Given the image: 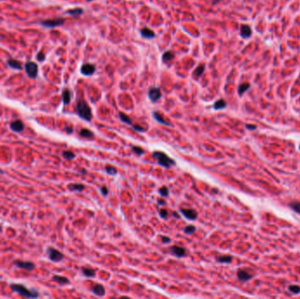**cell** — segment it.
I'll return each instance as SVG.
<instances>
[{
	"label": "cell",
	"instance_id": "obj_1",
	"mask_svg": "<svg viewBox=\"0 0 300 299\" xmlns=\"http://www.w3.org/2000/svg\"><path fill=\"white\" fill-rule=\"evenodd\" d=\"M76 111L80 118L86 121H91L92 119V112L89 105L83 100L80 99L76 105Z\"/></svg>",
	"mask_w": 300,
	"mask_h": 299
},
{
	"label": "cell",
	"instance_id": "obj_2",
	"mask_svg": "<svg viewBox=\"0 0 300 299\" xmlns=\"http://www.w3.org/2000/svg\"><path fill=\"white\" fill-rule=\"evenodd\" d=\"M153 156L157 161V162L164 168H169L171 166L176 165V162L162 151H154L153 153Z\"/></svg>",
	"mask_w": 300,
	"mask_h": 299
},
{
	"label": "cell",
	"instance_id": "obj_3",
	"mask_svg": "<svg viewBox=\"0 0 300 299\" xmlns=\"http://www.w3.org/2000/svg\"><path fill=\"white\" fill-rule=\"evenodd\" d=\"M11 289L19 293V295H21L22 297L25 298H37L39 297V294L36 290L34 289H29L27 288H26L24 285L22 284H12L11 285Z\"/></svg>",
	"mask_w": 300,
	"mask_h": 299
},
{
	"label": "cell",
	"instance_id": "obj_4",
	"mask_svg": "<svg viewBox=\"0 0 300 299\" xmlns=\"http://www.w3.org/2000/svg\"><path fill=\"white\" fill-rule=\"evenodd\" d=\"M47 253H48V258L52 261V262H61L62 259H63V254L59 252L58 250L53 248V247H48V250H47Z\"/></svg>",
	"mask_w": 300,
	"mask_h": 299
},
{
	"label": "cell",
	"instance_id": "obj_5",
	"mask_svg": "<svg viewBox=\"0 0 300 299\" xmlns=\"http://www.w3.org/2000/svg\"><path fill=\"white\" fill-rule=\"evenodd\" d=\"M26 74L31 78H35L38 75V65L34 61H28L26 63Z\"/></svg>",
	"mask_w": 300,
	"mask_h": 299
},
{
	"label": "cell",
	"instance_id": "obj_6",
	"mask_svg": "<svg viewBox=\"0 0 300 299\" xmlns=\"http://www.w3.org/2000/svg\"><path fill=\"white\" fill-rule=\"evenodd\" d=\"M64 22H65V19H62V18H58V19L44 20V21L41 22V24L44 26H47V27H56V26L63 25Z\"/></svg>",
	"mask_w": 300,
	"mask_h": 299
},
{
	"label": "cell",
	"instance_id": "obj_7",
	"mask_svg": "<svg viewBox=\"0 0 300 299\" xmlns=\"http://www.w3.org/2000/svg\"><path fill=\"white\" fill-rule=\"evenodd\" d=\"M96 71V66L92 63H84L81 67V73L83 75H92Z\"/></svg>",
	"mask_w": 300,
	"mask_h": 299
},
{
	"label": "cell",
	"instance_id": "obj_8",
	"mask_svg": "<svg viewBox=\"0 0 300 299\" xmlns=\"http://www.w3.org/2000/svg\"><path fill=\"white\" fill-rule=\"evenodd\" d=\"M161 97H162V92H161L160 88L152 87L149 91V98L151 102L154 103V102L158 101Z\"/></svg>",
	"mask_w": 300,
	"mask_h": 299
},
{
	"label": "cell",
	"instance_id": "obj_9",
	"mask_svg": "<svg viewBox=\"0 0 300 299\" xmlns=\"http://www.w3.org/2000/svg\"><path fill=\"white\" fill-rule=\"evenodd\" d=\"M180 212L184 215V218H186L189 220H196L197 218H198V212L195 210H192V209L181 208Z\"/></svg>",
	"mask_w": 300,
	"mask_h": 299
},
{
	"label": "cell",
	"instance_id": "obj_10",
	"mask_svg": "<svg viewBox=\"0 0 300 299\" xmlns=\"http://www.w3.org/2000/svg\"><path fill=\"white\" fill-rule=\"evenodd\" d=\"M169 251L170 253L175 255L176 257H184L186 254V251L184 247L178 246H172L169 247Z\"/></svg>",
	"mask_w": 300,
	"mask_h": 299
},
{
	"label": "cell",
	"instance_id": "obj_11",
	"mask_svg": "<svg viewBox=\"0 0 300 299\" xmlns=\"http://www.w3.org/2000/svg\"><path fill=\"white\" fill-rule=\"evenodd\" d=\"M13 264L15 266H17L18 268L28 270V271H32L34 268V264L31 262H24V261H15L13 262Z\"/></svg>",
	"mask_w": 300,
	"mask_h": 299
},
{
	"label": "cell",
	"instance_id": "obj_12",
	"mask_svg": "<svg viewBox=\"0 0 300 299\" xmlns=\"http://www.w3.org/2000/svg\"><path fill=\"white\" fill-rule=\"evenodd\" d=\"M10 127L12 130H13L14 132H22L24 130L25 128V126L23 124V122L19 119H17V120H14L11 123L10 125Z\"/></svg>",
	"mask_w": 300,
	"mask_h": 299
},
{
	"label": "cell",
	"instance_id": "obj_13",
	"mask_svg": "<svg viewBox=\"0 0 300 299\" xmlns=\"http://www.w3.org/2000/svg\"><path fill=\"white\" fill-rule=\"evenodd\" d=\"M237 276H238V279L241 281H247L252 278V275H250L247 271L243 270V269H239L238 270Z\"/></svg>",
	"mask_w": 300,
	"mask_h": 299
},
{
	"label": "cell",
	"instance_id": "obj_14",
	"mask_svg": "<svg viewBox=\"0 0 300 299\" xmlns=\"http://www.w3.org/2000/svg\"><path fill=\"white\" fill-rule=\"evenodd\" d=\"M92 292L97 297H104L105 295V289L102 284H96L92 288Z\"/></svg>",
	"mask_w": 300,
	"mask_h": 299
},
{
	"label": "cell",
	"instance_id": "obj_15",
	"mask_svg": "<svg viewBox=\"0 0 300 299\" xmlns=\"http://www.w3.org/2000/svg\"><path fill=\"white\" fill-rule=\"evenodd\" d=\"M140 35L145 39H154L155 37V34L153 30L148 27H143L140 30Z\"/></svg>",
	"mask_w": 300,
	"mask_h": 299
},
{
	"label": "cell",
	"instance_id": "obj_16",
	"mask_svg": "<svg viewBox=\"0 0 300 299\" xmlns=\"http://www.w3.org/2000/svg\"><path fill=\"white\" fill-rule=\"evenodd\" d=\"M252 34V30L249 26L242 25L241 27V35L243 38H249Z\"/></svg>",
	"mask_w": 300,
	"mask_h": 299
},
{
	"label": "cell",
	"instance_id": "obj_17",
	"mask_svg": "<svg viewBox=\"0 0 300 299\" xmlns=\"http://www.w3.org/2000/svg\"><path fill=\"white\" fill-rule=\"evenodd\" d=\"M82 270V273L84 276L86 277H94L96 273H95V270L91 268H88V267H83L81 268Z\"/></svg>",
	"mask_w": 300,
	"mask_h": 299
},
{
	"label": "cell",
	"instance_id": "obj_18",
	"mask_svg": "<svg viewBox=\"0 0 300 299\" xmlns=\"http://www.w3.org/2000/svg\"><path fill=\"white\" fill-rule=\"evenodd\" d=\"M153 117H154V118L157 122H159V123H161V124H162V125H165V126H170V124H169V122H167V121L162 118V116L159 112H153Z\"/></svg>",
	"mask_w": 300,
	"mask_h": 299
},
{
	"label": "cell",
	"instance_id": "obj_19",
	"mask_svg": "<svg viewBox=\"0 0 300 299\" xmlns=\"http://www.w3.org/2000/svg\"><path fill=\"white\" fill-rule=\"evenodd\" d=\"M205 68H206V66H205L204 64L198 66V67L195 69V70L193 71V74H192L193 76H194L196 79H198V77H200L201 75H203V73H204V71H205Z\"/></svg>",
	"mask_w": 300,
	"mask_h": 299
},
{
	"label": "cell",
	"instance_id": "obj_20",
	"mask_svg": "<svg viewBox=\"0 0 300 299\" xmlns=\"http://www.w3.org/2000/svg\"><path fill=\"white\" fill-rule=\"evenodd\" d=\"M70 100H71V93H70V90H68V89L63 90V91H62V101H63L64 105L70 104Z\"/></svg>",
	"mask_w": 300,
	"mask_h": 299
},
{
	"label": "cell",
	"instance_id": "obj_21",
	"mask_svg": "<svg viewBox=\"0 0 300 299\" xmlns=\"http://www.w3.org/2000/svg\"><path fill=\"white\" fill-rule=\"evenodd\" d=\"M7 64H8L11 68H12V69H14L20 70V69H22L20 62L18 61L17 60H14V59H10V60H8V61H7Z\"/></svg>",
	"mask_w": 300,
	"mask_h": 299
},
{
	"label": "cell",
	"instance_id": "obj_22",
	"mask_svg": "<svg viewBox=\"0 0 300 299\" xmlns=\"http://www.w3.org/2000/svg\"><path fill=\"white\" fill-rule=\"evenodd\" d=\"M68 188L71 191H83L85 189V185L82 183H72V184H70Z\"/></svg>",
	"mask_w": 300,
	"mask_h": 299
},
{
	"label": "cell",
	"instance_id": "obj_23",
	"mask_svg": "<svg viewBox=\"0 0 300 299\" xmlns=\"http://www.w3.org/2000/svg\"><path fill=\"white\" fill-rule=\"evenodd\" d=\"M68 14L73 16V17H79L83 14V10L82 8H74V9H71V10H69L66 12Z\"/></svg>",
	"mask_w": 300,
	"mask_h": 299
},
{
	"label": "cell",
	"instance_id": "obj_24",
	"mask_svg": "<svg viewBox=\"0 0 300 299\" xmlns=\"http://www.w3.org/2000/svg\"><path fill=\"white\" fill-rule=\"evenodd\" d=\"M174 58H175V54L172 51H166L162 55V61L165 63H168L169 61H171Z\"/></svg>",
	"mask_w": 300,
	"mask_h": 299
},
{
	"label": "cell",
	"instance_id": "obj_25",
	"mask_svg": "<svg viewBox=\"0 0 300 299\" xmlns=\"http://www.w3.org/2000/svg\"><path fill=\"white\" fill-rule=\"evenodd\" d=\"M53 280L55 281L56 282L61 284V285H64L67 283H70V280L64 276H53Z\"/></svg>",
	"mask_w": 300,
	"mask_h": 299
},
{
	"label": "cell",
	"instance_id": "obj_26",
	"mask_svg": "<svg viewBox=\"0 0 300 299\" xmlns=\"http://www.w3.org/2000/svg\"><path fill=\"white\" fill-rule=\"evenodd\" d=\"M225 107H226V103L224 99H220L216 101L213 105V108L215 110H222V109H225Z\"/></svg>",
	"mask_w": 300,
	"mask_h": 299
},
{
	"label": "cell",
	"instance_id": "obj_27",
	"mask_svg": "<svg viewBox=\"0 0 300 299\" xmlns=\"http://www.w3.org/2000/svg\"><path fill=\"white\" fill-rule=\"evenodd\" d=\"M80 136L83 138H88V139H92L94 137V133L91 130L86 129V128H83L80 131Z\"/></svg>",
	"mask_w": 300,
	"mask_h": 299
},
{
	"label": "cell",
	"instance_id": "obj_28",
	"mask_svg": "<svg viewBox=\"0 0 300 299\" xmlns=\"http://www.w3.org/2000/svg\"><path fill=\"white\" fill-rule=\"evenodd\" d=\"M217 262L220 263H230L233 261V257L231 255H220L216 258Z\"/></svg>",
	"mask_w": 300,
	"mask_h": 299
},
{
	"label": "cell",
	"instance_id": "obj_29",
	"mask_svg": "<svg viewBox=\"0 0 300 299\" xmlns=\"http://www.w3.org/2000/svg\"><path fill=\"white\" fill-rule=\"evenodd\" d=\"M250 88V84L248 83H241L239 85V88H238V93L240 96H242L248 89Z\"/></svg>",
	"mask_w": 300,
	"mask_h": 299
},
{
	"label": "cell",
	"instance_id": "obj_30",
	"mask_svg": "<svg viewBox=\"0 0 300 299\" xmlns=\"http://www.w3.org/2000/svg\"><path fill=\"white\" fill-rule=\"evenodd\" d=\"M119 118H120V119L124 122V123H126V124H128V125H131V126H132V120H131V118L127 115V114H125V113H123V112H119Z\"/></svg>",
	"mask_w": 300,
	"mask_h": 299
},
{
	"label": "cell",
	"instance_id": "obj_31",
	"mask_svg": "<svg viewBox=\"0 0 300 299\" xmlns=\"http://www.w3.org/2000/svg\"><path fill=\"white\" fill-rule=\"evenodd\" d=\"M62 155L67 160H72V159H74L75 157V154L72 153V152H70V151H65V152H63Z\"/></svg>",
	"mask_w": 300,
	"mask_h": 299
},
{
	"label": "cell",
	"instance_id": "obj_32",
	"mask_svg": "<svg viewBox=\"0 0 300 299\" xmlns=\"http://www.w3.org/2000/svg\"><path fill=\"white\" fill-rule=\"evenodd\" d=\"M195 231H196V227H195L194 225H192V224L187 225V226L184 228V232H185L186 234H188V235L192 234L193 232H195Z\"/></svg>",
	"mask_w": 300,
	"mask_h": 299
},
{
	"label": "cell",
	"instance_id": "obj_33",
	"mask_svg": "<svg viewBox=\"0 0 300 299\" xmlns=\"http://www.w3.org/2000/svg\"><path fill=\"white\" fill-rule=\"evenodd\" d=\"M132 152H133L134 154H136L139 155V156H140V155H142V154H144V150L142 149L141 148H140V147H137V146H133V147H132Z\"/></svg>",
	"mask_w": 300,
	"mask_h": 299
},
{
	"label": "cell",
	"instance_id": "obj_34",
	"mask_svg": "<svg viewBox=\"0 0 300 299\" xmlns=\"http://www.w3.org/2000/svg\"><path fill=\"white\" fill-rule=\"evenodd\" d=\"M105 171H106L107 174H109L111 175H115L117 174V168H115L113 166H106Z\"/></svg>",
	"mask_w": 300,
	"mask_h": 299
},
{
	"label": "cell",
	"instance_id": "obj_35",
	"mask_svg": "<svg viewBox=\"0 0 300 299\" xmlns=\"http://www.w3.org/2000/svg\"><path fill=\"white\" fill-rule=\"evenodd\" d=\"M159 193H160L161 196H162V197H168V196H169V189L167 187H165V186L160 188V189H159Z\"/></svg>",
	"mask_w": 300,
	"mask_h": 299
},
{
	"label": "cell",
	"instance_id": "obj_36",
	"mask_svg": "<svg viewBox=\"0 0 300 299\" xmlns=\"http://www.w3.org/2000/svg\"><path fill=\"white\" fill-rule=\"evenodd\" d=\"M290 208H291L293 211H297V212L300 213V203L294 202V203H291V204L290 205Z\"/></svg>",
	"mask_w": 300,
	"mask_h": 299
},
{
	"label": "cell",
	"instance_id": "obj_37",
	"mask_svg": "<svg viewBox=\"0 0 300 299\" xmlns=\"http://www.w3.org/2000/svg\"><path fill=\"white\" fill-rule=\"evenodd\" d=\"M289 289H290L291 292L295 293V294H299L300 292V288L299 286H297V285H291V286H290Z\"/></svg>",
	"mask_w": 300,
	"mask_h": 299
},
{
	"label": "cell",
	"instance_id": "obj_38",
	"mask_svg": "<svg viewBox=\"0 0 300 299\" xmlns=\"http://www.w3.org/2000/svg\"><path fill=\"white\" fill-rule=\"evenodd\" d=\"M159 214H160L161 218H162V219H166V218L168 217V215H169V212H168V211H167L166 209H162V210L160 211Z\"/></svg>",
	"mask_w": 300,
	"mask_h": 299
},
{
	"label": "cell",
	"instance_id": "obj_39",
	"mask_svg": "<svg viewBox=\"0 0 300 299\" xmlns=\"http://www.w3.org/2000/svg\"><path fill=\"white\" fill-rule=\"evenodd\" d=\"M132 128L134 129V130H136V131H138V132H145L146 131V129L145 128H143V127H141V126H135V125H132Z\"/></svg>",
	"mask_w": 300,
	"mask_h": 299
},
{
	"label": "cell",
	"instance_id": "obj_40",
	"mask_svg": "<svg viewBox=\"0 0 300 299\" xmlns=\"http://www.w3.org/2000/svg\"><path fill=\"white\" fill-rule=\"evenodd\" d=\"M37 59L39 60V61H44L45 60V54H44V52H40L39 54L37 55Z\"/></svg>",
	"mask_w": 300,
	"mask_h": 299
},
{
	"label": "cell",
	"instance_id": "obj_41",
	"mask_svg": "<svg viewBox=\"0 0 300 299\" xmlns=\"http://www.w3.org/2000/svg\"><path fill=\"white\" fill-rule=\"evenodd\" d=\"M100 191H101V193H102L105 197L107 196V194H108V189L106 187H102L100 189Z\"/></svg>",
	"mask_w": 300,
	"mask_h": 299
},
{
	"label": "cell",
	"instance_id": "obj_42",
	"mask_svg": "<svg viewBox=\"0 0 300 299\" xmlns=\"http://www.w3.org/2000/svg\"><path fill=\"white\" fill-rule=\"evenodd\" d=\"M161 239H162V243H169V242H170V239H169V237L162 236V237H161Z\"/></svg>",
	"mask_w": 300,
	"mask_h": 299
},
{
	"label": "cell",
	"instance_id": "obj_43",
	"mask_svg": "<svg viewBox=\"0 0 300 299\" xmlns=\"http://www.w3.org/2000/svg\"><path fill=\"white\" fill-rule=\"evenodd\" d=\"M246 127H247V129H249V130H255V129L256 128V126H253V125H247Z\"/></svg>",
	"mask_w": 300,
	"mask_h": 299
},
{
	"label": "cell",
	"instance_id": "obj_44",
	"mask_svg": "<svg viewBox=\"0 0 300 299\" xmlns=\"http://www.w3.org/2000/svg\"><path fill=\"white\" fill-rule=\"evenodd\" d=\"M157 203H158L159 205H165V202H164V200H162V199H158V200H157Z\"/></svg>",
	"mask_w": 300,
	"mask_h": 299
},
{
	"label": "cell",
	"instance_id": "obj_45",
	"mask_svg": "<svg viewBox=\"0 0 300 299\" xmlns=\"http://www.w3.org/2000/svg\"><path fill=\"white\" fill-rule=\"evenodd\" d=\"M66 130H67V132H68V133H71L72 131H73V129H72L71 127H67Z\"/></svg>",
	"mask_w": 300,
	"mask_h": 299
},
{
	"label": "cell",
	"instance_id": "obj_46",
	"mask_svg": "<svg viewBox=\"0 0 300 299\" xmlns=\"http://www.w3.org/2000/svg\"><path fill=\"white\" fill-rule=\"evenodd\" d=\"M173 214H174V216H175V217H176V218L178 217V215H177V213H176V212H173Z\"/></svg>",
	"mask_w": 300,
	"mask_h": 299
}]
</instances>
